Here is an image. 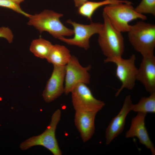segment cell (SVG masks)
Returning a JSON list of instances; mask_svg holds the SVG:
<instances>
[{
    "label": "cell",
    "mask_w": 155,
    "mask_h": 155,
    "mask_svg": "<svg viewBox=\"0 0 155 155\" xmlns=\"http://www.w3.org/2000/svg\"><path fill=\"white\" fill-rule=\"evenodd\" d=\"M135 8L137 13L143 14H150L155 16V0H142Z\"/></svg>",
    "instance_id": "obj_19"
},
{
    "label": "cell",
    "mask_w": 155,
    "mask_h": 155,
    "mask_svg": "<svg viewBox=\"0 0 155 155\" xmlns=\"http://www.w3.org/2000/svg\"><path fill=\"white\" fill-rule=\"evenodd\" d=\"M131 96H126L123 106L118 114L111 121L105 131L106 144H109L116 137L121 133L125 126L126 117L132 111L133 105Z\"/></svg>",
    "instance_id": "obj_11"
},
{
    "label": "cell",
    "mask_w": 155,
    "mask_h": 155,
    "mask_svg": "<svg viewBox=\"0 0 155 155\" xmlns=\"http://www.w3.org/2000/svg\"><path fill=\"white\" fill-rule=\"evenodd\" d=\"M71 56L69 50L65 46L56 44L53 45L46 59L53 66H63L68 63Z\"/></svg>",
    "instance_id": "obj_15"
},
{
    "label": "cell",
    "mask_w": 155,
    "mask_h": 155,
    "mask_svg": "<svg viewBox=\"0 0 155 155\" xmlns=\"http://www.w3.org/2000/svg\"><path fill=\"white\" fill-rule=\"evenodd\" d=\"M86 85L80 83L71 92L74 108L75 111L98 112L105 105V103L96 98Z\"/></svg>",
    "instance_id": "obj_8"
},
{
    "label": "cell",
    "mask_w": 155,
    "mask_h": 155,
    "mask_svg": "<svg viewBox=\"0 0 155 155\" xmlns=\"http://www.w3.org/2000/svg\"><path fill=\"white\" fill-rule=\"evenodd\" d=\"M132 4L131 2L109 4L103 9V12L112 24L121 32L129 31L130 22L138 19L144 20L147 18L144 14L137 12Z\"/></svg>",
    "instance_id": "obj_4"
},
{
    "label": "cell",
    "mask_w": 155,
    "mask_h": 155,
    "mask_svg": "<svg viewBox=\"0 0 155 155\" xmlns=\"http://www.w3.org/2000/svg\"><path fill=\"white\" fill-rule=\"evenodd\" d=\"M104 23L98 34V42L106 58L121 57L124 51V39L121 32L116 29L103 12Z\"/></svg>",
    "instance_id": "obj_3"
},
{
    "label": "cell",
    "mask_w": 155,
    "mask_h": 155,
    "mask_svg": "<svg viewBox=\"0 0 155 155\" xmlns=\"http://www.w3.org/2000/svg\"><path fill=\"white\" fill-rule=\"evenodd\" d=\"M129 40L134 49L143 57L154 55L155 48V25L143 20L131 25L128 32Z\"/></svg>",
    "instance_id": "obj_1"
},
{
    "label": "cell",
    "mask_w": 155,
    "mask_h": 155,
    "mask_svg": "<svg viewBox=\"0 0 155 155\" xmlns=\"http://www.w3.org/2000/svg\"><path fill=\"white\" fill-rule=\"evenodd\" d=\"M65 68L64 93L66 95L71 93L74 88L80 83L86 84L90 83V75L89 71L91 68L90 65L83 67L76 57L71 56Z\"/></svg>",
    "instance_id": "obj_9"
},
{
    "label": "cell",
    "mask_w": 155,
    "mask_h": 155,
    "mask_svg": "<svg viewBox=\"0 0 155 155\" xmlns=\"http://www.w3.org/2000/svg\"><path fill=\"white\" fill-rule=\"evenodd\" d=\"M61 116V110H56L52 115L50 123L46 129L40 134L33 136L22 142L20 145V149L25 150L34 146H41L49 150L54 155H62L55 135Z\"/></svg>",
    "instance_id": "obj_5"
},
{
    "label": "cell",
    "mask_w": 155,
    "mask_h": 155,
    "mask_svg": "<svg viewBox=\"0 0 155 155\" xmlns=\"http://www.w3.org/2000/svg\"><path fill=\"white\" fill-rule=\"evenodd\" d=\"M130 2L125 0H104L99 2L87 1L78 7V12L80 15L86 17L88 20H91L92 16L95 11L102 6L120 3Z\"/></svg>",
    "instance_id": "obj_16"
},
{
    "label": "cell",
    "mask_w": 155,
    "mask_h": 155,
    "mask_svg": "<svg viewBox=\"0 0 155 155\" xmlns=\"http://www.w3.org/2000/svg\"><path fill=\"white\" fill-rule=\"evenodd\" d=\"M146 113H137L132 118L130 127L125 134L127 138L137 137L139 142L150 149L152 155H155V148L151 141L145 125V118Z\"/></svg>",
    "instance_id": "obj_12"
},
{
    "label": "cell",
    "mask_w": 155,
    "mask_h": 155,
    "mask_svg": "<svg viewBox=\"0 0 155 155\" xmlns=\"http://www.w3.org/2000/svg\"><path fill=\"white\" fill-rule=\"evenodd\" d=\"M136 57L132 54L128 59L121 57L106 58L105 63H113L116 66V75L121 81V85L116 92L115 96L117 97L124 88L131 90L135 85L138 69L135 65Z\"/></svg>",
    "instance_id": "obj_6"
},
{
    "label": "cell",
    "mask_w": 155,
    "mask_h": 155,
    "mask_svg": "<svg viewBox=\"0 0 155 155\" xmlns=\"http://www.w3.org/2000/svg\"><path fill=\"white\" fill-rule=\"evenodd\" d=\"M65 66H54L51 75L42 94L43 99L45 102L53 101L64 93Z\"/></svg>",
    "instance_id": "obj_10"
},
{
    "label": "cell",
    "mask_w": 155,
    "mask_h": 155,
    "mask_svg": "<svg viewBox=\"0 0 155 155\" xmlns=\"http://www.w3.org/2000/svg\"><path fill=\"white\" fill-rule=\"evenodd\" d=\"M0 38L5 39L9 43H11L13 41V35L8 27L2 26L0 27Z\"/></svg>",
    "instance_id": "obj_21"
},
{
    "label": "cell",
    "mask_w": 155,
    "mask_h": 155,
    "mask_svg": "<svg viewBox=\"0 0 155 155\" xmlns=\"http://www.w3.org/2000/svg\"><path fill=\"white\" fill-rule=\"evenodd\" d=\"M13 3L20 5V4L24 0H9Z\"/></svg>",
    "instance_id": "obj_23"
},
{
    "label": "cell",
    "mask_w": 155,
    "mask_h": 155,
    "mask_svg": "<svg viewBox=\"0 0 155 155\" xmlns=\"http://www.w3.org/2000/svg\"><path fill=\"white\" fill-rule=\"evenodd\" d=\"M62 13L45 10L38 13L30 15L28 24L35 27L41 33L46 31L55 38L73 34V30L65 26L60 20Z\"/></svg>",
    "instance_id": "obj_2"
},
{
    "label": "cell",
    "mask_w": 155,
    "mask_h": 155,
    "mask_svg": "<svg viewBox=\"0 0 155 155\" xmlns=\"http://www.w3.org/2000/svg\"><path fill=\"white\" fill-rule=\"evenodd\" d=\"M98 112L97 111H75V125L84 142L89 140L94 133L95 119Z\"/></svg>",
    "instance_id": "obj_14"
},
{
    "label": "cell",
    "mask_w": 155,
    "mask_h": 155,
    "mask_svg": "<svg viewBox=\"0 0 155 155\" xmlns=\"http://www.w3.org/2000/svg\"><path fill=\"white\" fill-rule=\"evenodd\" d=\"M136 80L150 94L155 92V57H143L138 69Z\"/></svg>",
    "instance_id": "obj_13"
},
{
    "label": "cell",
    "mask_w": 155,
    "mask_h": 155,
    "mask_svg": "<svg viewBox=\"0 0 155 155\" xmlns=\"http://www.w3.org/2000/svg\"><path fill=\"white\" fill-rule=\"evenodd\" d=\"M132 111L137 113H155V92L150 94L148 97H142L138 102L133 104Z\"/></svg>",
    "instance_id": "obj_18"
},
{
    "label": "cell",
    "mask_w": 155,
    "mask_h": 155,
    "mask_svg": "<svg viewBox=\"0 0 155 155\" xmlns=\"http://www.w3.org/2000/svg\"><path fill=\"white\" fill-rule=\"evenodd\" d=\"M53 45L50 41L40 38L32 41L30 50L36 57L46 59Z\"/></svg>",
    "instance_id": "obj_17"
},
{
    "label": "cell",
    "mask_w": 155,
    "mask_h": 155,
    "mask_svg": "<svg viewBox=\"0 0 155 155\" xmlns=\"http://www.w3.org/2000/svg\"><path fill=\"white\" fill-rule=\"evenodd\" d=\"M67 23L71 24L73 30L74 36L68 38L64 37L59 38L68 44L75 45L87 50L90 48V39L94 34H98L101 30L103 24L99 22H91L89 24L84 25L68 20Z\"/></svg>",
    "instance_id": "obj_7"
},
{
    "label": "cell",
    "mask_w": 155,
    "mask_h": 155,
    "mask_svg": "<svg viewBox=\"0 0 155 155\" xmlns=\"http://www.w3.org/2000/svg\"><path fill=\"white\" fill-rule=\"evenodd\" d=\"M75 6L78 7L88 0H73Z\"/></svg>",
    "instance_id": "obj_22"
},
{
    "label": "cell",
    "mask_w": 155,
    "mask_h": 155,
    "mask_svg": "<svg viewBox=\"0 0 155 155\" xmlns=\"http://www.w3.org/2000/svg\"><path fill=\"white\" fill-rule=\"evenodd\" d=\"M0 7L9 9L28 18L30 15L24 11L19 5L9 0H0Z\"/></svg>",
    "instance_id": "obj_20"
}]
</instances>
